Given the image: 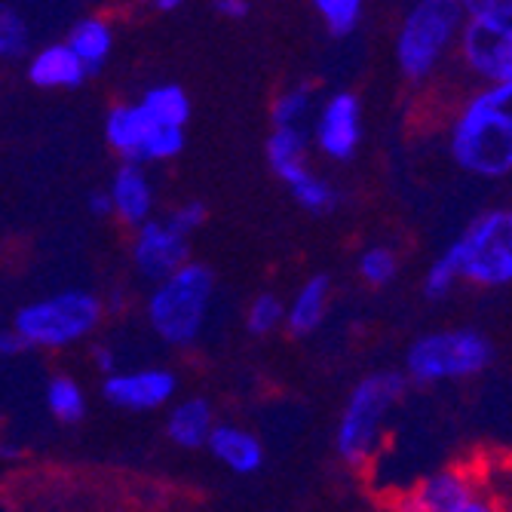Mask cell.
<instances>
[{
	"label": "cell",
	"instance_id": "74e56055",
	"mask_svg": "<svg viewBox=\"0 0 512 512\" xmlns=\"http://www.w3.org/2000/svg\"><path fill=\"white\" fill-rule=\"evenodd\" d=\"M509 4H512V0H509Z\"/></svg>",
	"mask_w": 512,
	"mask_h": 512
},
{
	"label": "cell",
	"instance_id": "30bf717a",
	"mask_svg": "<svg viewBox=\"0 0 512 512\" xmlns=\"http://www.w3.org/2000/svg\"><path fill=\"white\" fill-rule=\"evenodd\" d=\"M132 264L151 283H163V279L178 273L184 264H191V237L178 234L166 218L163 221L154 218L135 230Z\"/></svg>",
	"mask_w": 512,
	"mask_h": 512
},
{
	"label": "cell",
	"instance_id": "4fadbf2b",
	"mask_svg": "<svg viewBox=\"0 0 512 512\" xmlns=\"http://www.w3.org/2000/svg\"><path fill=\"white\" fill-rule=\"evenodd\" d=\"M160 123L148 117L142 105H114L105 120V142L123 157V163H138L145 166L148 145Z\"/></svg>",
	"mask_w": 512,
	"mask_h": 512
},
{
	"label": "cell",
	"instance_id": "836d02e7",
	"mask_svg": "<svg viewBox=\"0 0 512 512\" xmlns=\"http://www.w3.org/2000/svg\"><path fill=\"white\" fill-rule=\"evenodd\" d=\"M25 350H31V347L25 344V338L16 329H7L4 335H0V353H4V356H19Z\"/></svg>",
	"mask_w": 512,
	"mask_h": 512
},
{
	"label": "cell",
	"instance_id": "9c48e42d",
	"mask_svg": "<svg viewBox=\"0 0 512 512\" xmlns=\"http://www.w3.org/2000/svg\"><path fill=\"white\" fill-rule=\"evenodd\" d=\"M479 491L485 488L473 467H445L399 491L390 500V512H460Z\"/></svg>",
	"mask_w": 512,
	"mask_h": 512
},
{
	"label": "cell",
	"instance_id": "4dcf8cb0",
	"mask_svg": "<svg viewBox=\"0 0 512 512\" xmlns=\"http://www.w3.org/2000/svg\"><path fill=\"white\" fill-rule=\"evenodd\" d=\"M460 512H509L506 503L500 497H494L491 491H479L467 506H463Z\"/></svg>",
	"mask_w": 512,
	"mask_h": 512
},
{
	"label": "cell",
	"instance_id": "7c38bea8",
	"mask_svg": "<svg viewBox=\"0 0 512 512\" xmlns=\"http://www.w3.org/2000/svg\"><path fill=\"white\" fill-rule=\"evenodd\" d=\"M316 148L332 160H350L362 142V105L356 92H335L316 117Z\"/></svg>",
	"mask_w": 512,
	"mask_h": 512
},
{
	"label": "cell",
	"instance_id": "603a6c76",
	"mask_svg": "<svg viewBox=\"0 0 512 512\" xmlns=\"http://www.w3.org/2000/svg\"><path fill=\"white\" fill-rule=\"evenodd\" d=\"M46 408L62 424H77L86 414V396L83 387L68 378V375H56L50 384H46Z\"/></svg>",
	"mask_w": 512,
	"mask_h": 512
},
{
	"label": "cell",
	"instance_id": "277c9868",
	"mask_svg": "<svg viewBox=\"0 0 512 512\" xmlns=\"http://www.w3.org/2000/svg\"><path fill=\"white\" fill-rule=\"evenodd\" d=\"M105 313L108 310L102 298L83 289H68L19 307L13 316V329L25 338L28 347L65 350L96 332Z\"/></svg>",
	"mask_w": 512,
	"mask_h": 512
},
{
	"label": "cell",
	"instance_id": "d590c367",
	"mask_svg": "<svg viewBox=\"0 0 512 512\" xmlns=\"http://www.w3.org/2000/svg\"><path fill=\"white\" fill-rule=\"evenodd\" d=\"M181 4H178V0H154V10L157 13H172V10H178Z\"/></svg>",
	"mask_w": 512,
	"mask_h": 512
},
{
	"label": "cell",
	"instance_id": "e575fe53",
	"mask_svg": "<svg viewBox=\"0 0 512 512\" xmlns=\"http://www.w3.org/2000/svg\"><path fill=\"white\" fill-rule=\"evenodd\" d=\"M215 13L227 16V19H243L249 13L246 0H215Z\"/></svg>",
	"mask_w": 512,
	"mask_h": 512
},
{
	"label": "cell",
	"instance_id": "2e32d148",
	"mask_svg": "<svg viewBox=\"0 0 512 512\" xmlns=\"http://www.w3.org/2000/svg\"><path fill=\"white\" fill-rule=\"evenodd\" d=\"M215 408L203 396L181 399L169 408L166 436L178 448H206L215 433Z\"/></svg>",
	"mask_w": 512,
	"mask_h": 512
},
{
	"label": "cell",
	"instance_id": "484cf974",
	"mask_svg": "<svg viewBox=\"0 0 512 512\" xmlns=\"http://www.w3.org/2000/svg\"><path fill=\"white\" fill-rule=\"evenodd\" d=\"M310 86H292L286 92H279L270 117L276 129H301V120L310 114Z\"/></svg>",
	"mask_w": 512,
	"mask_h": 512
},
{
	"label": "cell",
	"instance_id": "44dd1931",
	"mask_svg": "<svg viewBox=\"0 0 512 512\" xmlns=\"http://www.w3.org/2000/svg\"><path fill=\"white\" fill-rule=\"evenodd\" d=\"M138 105H142L148 111V117L154 123H160V126L184 129V123L191 120V99H188V92H184L178 83L151 86Z\"/></svg>",
	"mask_w": 512,
	"mask_h": 512
},
{
	"label": "cell",
	"instance_id": "7a4b0ae2",
	"mask_svg": "<svg viewBox=\"0 0 512 512\" xmlns=\"http://www.w3.org/2000/svg\"><path fill=\"white\" fill-rule=\"evenodd\" d=\"M408 387V378L399 375V371H375V375L362 378L338 421V436H335V448L341 454V460L353 470H362L371 463L384 445V424L390 411L396 408V402L402 399Z\"/></svg>",
	"mask_w": 512,
	"mask_h": 512
},
{
	"label": "cell",
	"instance_id": "ac0fdd59",
	"mask_svg": "<svg viewBox=\"0 0 512 512\" xmlns=\"http://www.w3.org/2000/svg\"><path fill=\"white\" fill-rule=\"evenodd\" d=\"M65 43L71 46V53L83 62V68L89 74H96L114 50V28L102 16H86V19L71 25Z\"/></svg>",
	"mask_w": 512,
	"mask_h": 512
},
{
	"label": "cell",
	"instance_id": "5b68a950",
	"mask_svg": "<svg viewBox=\"0 0 512 512\" xmlns=\"http://www.w3.org/2000/svg\"><path fill=\"white\" fill-rule=\"evenodd\" d=\"M463 22H467V10L457 0H421V4H414L396 34V62L402 74L414 83L427 80L439 68L454 37L463 31Z\"/></svg>",
	"mask_w": 512,
	"mask_h": 512
},
{
	"label": "cell",
	"instance_id": "3957f363",
	"mask_svg": "<svg viewBox=\"0 0 512 512\" xmlns=\"http://www.w3.org/2000/svg\"><path fill=\"white\" fill-rule=\"evenodd\" d=\"M215 276L206 264L191 261L172 273L148 298V322L160 341L172 347H191L209 316Z\"/></svg>",
	"mask_w": 512,
	"mask_h": 512
},
{
	"label": "cell",
	"instance_id": "7402d4cb",
	"mask_svg": "<svg viewBox=\"0 0 512 512\" xmlns=\"http://www.w3.org/2000/svg\"><path fill=\"white\" fill-rule=\"evenodd\" d=\"M289 191L292 197L313 215H329L335 206H338V191L332 188L329 181H325L322 175H316L313 169H304L301 175H295L289 181Z\"/></svg>",
	"mask_w": 512,
	"mask_h": 512
},
{
	"label": "cell",
	"instance_id": "cb8c5ba5",
	"mask_svg": "<svg viewBox=\"0 0 512 512\" xmlns=\"http://www.w3.org/2000/svg\"><path fill=\"white\" fill-rule=\"evenodd\" d=\"M313 10L322 19V25L329 28V34H335V37L353 34L359 28V22H362V4H359V0H316Z\"/></svg>",
	"mask_w": 512,
	"mask_h": 512
},
{
	"label": "cell",
	"instance_id": "83f0119b",
	"mask_svg": "<svg viewBox=\"0 0 512 512\" xmlns=\"http://www.w3.org/2000/svg\"><path fill=\"white\" fill-rule=\"evenodd\" d=\"M396 270H399V261H396L393 249H387V246H368L359 255V276L365 279L368 286H387V283H393Z\"/></svg>",
	"mask_w": 512,
	"mask_h": 512
},
{
	"label": "cell",
	"instance_id": "6da1fadb",
	"mask_svg": "<svg viewBox=\"0 0 512 512\" xmlns=\"http://www.w3.org/2000/svg\"><path fill=\"white\" fill-rule=\"evenodd\" d=\"M454 163L482 178H503L512 172V108L491 89L473 96L451 126Z\"/></svg>",
	"mask_w": 512,
	"mask_h": 512
},
{
	"label": "cell",
	"instance_id": "e0dca14e",
	"mask_svg": "<svg viewBox=\"0 0 512 512\" xmlns=\"http://www.w3.org/2000/svg\"><path fill=\"white\" fill-rule=\"evenodd\" d=\"M83 62L71 53L68 43H50L37 50L28 62V80L40 89H74L86 80Z\"/></svg>",
	"mask_w": 512,
	"mask_h": 512
},
{
	"label": "cell",
	"instance_id": "5bb4252c",
	"mask_svg": "<svg viewBox=\"0 0 512 512\" xmlns=\"http://www.w3.org/2000/svg\"><path fill=\"white\" fill-rule=\"evenodd\" d=\"M111 200H114V215L129 224V227H142L154 212V184L145 166L138 163H123L117 166L114 178H111Z\"/></svg>",
	"mask_w": 512,
	"mask_h": 512
},
{
	"label": "cell",
	"instance_id": "1f68e13d",
	"mask_svg": "<svg viewBox=\"0 0 512 512\" xmlns=\"http://www.w3.org/2000/svg\"><path fill=\"white\" fill-rule=\"evenodd\" d=\"M92 362L99 365V371L105 378H111V375H117V353L111 350V347H105V344H99V347H92Z\"/></svg>",
	"mask_w": 512,
	"mask_h": 512
},
{
	"label": "cell",
	"instance_id": "d6986e66",
	"mask_svg": "<svg viewBox=\"0 0 512 512\" xmlns=\"http://www.w3.org/2000/svg\"><path fill=\"white\" fill-rule=\"evenodd\" d=\"M329 289H332L329 276H310L298 289V295L289 304V316H286V329L295 338L310 335L322 325L325 310H329Z\"/></svg>",
	"mask_w": 512,
	"mask_h": 512
},
{
	"label": "cell",
	"instance_id": "d6a6232c",
	"mask_svg": "<svg viewBox=\"0 0 512 512\" xmlns=\"http://www.w3.org/2000/svg\"><path fill=\"white\" fill-rule=\"evenodd\" d=\"M89 212L99 215V218H108L114 215V200H111V191H92V197L86 200Z\"/></svg>",
	"mask_w": 512,
	"mask_h": 512
},
{
	"label": "cell",
	"instance_id": "ffe728a7",
	"mask_svg": "<svg viewBox=\"0 0 512 512\" xmlns=\"http://www.w3.org/2000/svg\"><path fill=\"white\" fill-rule=\"evenodd\" d=\"M267 163L273 166V172L283 178L286 184L301 175L307 166V135L301 129H273L267 138Z\"/></svg>",
	"mask_w": 512,
	"mask_h": 512
},
{
	"label": "cell",
	"instance_id": "f1b7e54d",
	"mask_svg": "<svg viewBox=\"0 0 512 512\" xmlns=\"http://www.w3.org/2000/svg\"><path fill=\"white\" fill-rule=\"evenodd\" d=\"M463 279V273H460V261H457V255L451 252V249H445L433 264H430V270H427V276H424V292H427V298H445L457 283Z\"/></svg>",
	"mask_w": 512,
	"mask_h": 512
},
{
	"label": "cell",
	"instance_id": "f546056e",
	"mask_svg": "<svg viewBox=\"0 0 512 512\" xmlns=\"http://www.w3.org/2000/svg\"><path fill=\"white\" fill-rule=\"evenodd\" d=\"M166 221L178 230V234L191 237L194 230H200V227H203V221H206V206H203V203H197V200H188V203L175 206V209L166 215Z\"/></svg>",
	"mask_w": 512,
	"mask_h": 512
},
{
	"label": "cell",
	"instance_id": "d4e9b609",
	"mask_svg": "<svg viewBox=\"0 0 512 512\" xmlns=\"http://www.w3.org/2000/svg\"><path fill=\"white\" fill-rule=\"evenodd\" d=\"M289 307L283 304V298H276L273 292H261L258 298H252L249 310H246V325L252 335H270L279 325H286Z\"/></svg>",
	"mask_w": 512,
	"mask_h": 512
},
{
	"label": "cell",
	"instance_id": "ba28073f",
	"mask_svg": "<svg viewBox=\"0 0 512 512\" xmlns=\"http://www.w3.org/2000/svg\"><path fill=\"white\" fill-rule=\"evenodd\" d=\"M467 283L500 289L512 283V209H491L479 215L448 246Z\"/></svg>",
	"mask_w": 512,
	"mask_h": 512
},
{
	"label": "cell",
	"instance_id": "4316f807",
	"mask_svg": "<svg viewBox=\"0 0 512 512\" xmlns=\"http://www.w3.org/2000/svg\"><path fill=\"white\" fill-rule=\"evenodd\" d=\"M31 43V28L22 13L13 7L0 10V56L4 59H19Z\"/></svg>",
	"mask_w": 512,
	"mask_h": 512
},
{
	"label": "cell",
	"instance_id": "8d00e7d4",
	"mask_svg": "<svg viewBox=\"0 0 512 512\" xmlns=\"http://www.w3.org/2000/svg\"><path fill=\"white\" fill-rule=\"evenodd\" d=\"M123 304H126V301H123V295L117 292V295H111V301L105 304V310H108V313H111V310H123Z\"/></svg>",
	"mask_w": 512,
	"mask_h": 512
},
{
	"label": "cell",
	"instance_id": "52a82bcc",
	"mask_svg": "<svg viewBox=\"0 0 512 512\" xmlns=\"http://www.w3.org/2000/svg\"><path fill=\"white\" fill-rule=\"evenodd\" d=\"M460 31V56L491 86L512 80V4L509 0H467Z\"/></svg>",
	"mask_w": 512,
	"mask_h": 512
},
{
	"label": "cell",
	"instance_id": "8992f818",
	"mask_svg": "<svg viewBox=\"0 0 512 512\" xmlns=\"http://www.w3.org/2000/svg\"><path fill=\"white\" fill-rule=\"evenodd\" d=\"M494 359L491 341L476 329H442L417 338L405 353V378L414 384L463 381Z\"/></svg>",
	"mask_w": 512,
	"mask_h": 512
},
{
	"label": "cell",
	"instance_id": "8fae6325",
	"mask_svg": "<svg viewBox=\"0 0 512 512\" xmlns=\"http://www.w3.org/2000/svg\"><path fill=\"white\" fill-rule=\"evenodd\" d=\"M175 375L166 368H138V371H117L105 378L102 393L114 408L123 411H157L166 408L175 396Z\"/></svg>",
	"mask_w": 512,
	"mask_h": 512
},
{
	"label": "cell",
	"instance_id": "9a60e30c",
	"mask_svg": "<svg viewBox=\"0 0 512 512\" xmlns=\"http://www.w3.org/2000/svg\"><path fill=\"white\" fill-rule=\"evenodd\" d=\"M206 448L224 470L237 473V476H252L264 467L261 439L252 430L237 427V424H218Z\"/></svg>",
	"mask_w": 512,
	"mask_h": 512
}]
</instances>
